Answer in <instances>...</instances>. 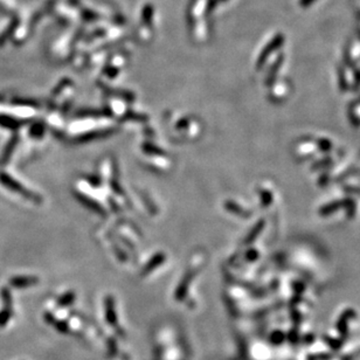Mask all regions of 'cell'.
<instances>
[{"mask_svg": "<svg viewBox=\"0 0 360 360\" xmlns=\"http://www.w3.org/2000/svg\"><path fill=\"white\" fill-rule=\"evenodd\" d=\"M0 184H3L4 186L10 188L11 191L17 192V193H19L21 195H24L25 198L28 200H34V201H39L38 196H36L34 193H32L28 190H26L23 185L18 183L17 180H14L12 177L9 176V174L5 172H0Z\"/></svg>", "mask_w": 360, "mask_h": 360, "instance_id": "6da1fadb", "label": "cell"}, {"mask_svg": "<svg viewBox=\"0 0 360 360\" xmlns=\"http://www.w3.org/2000/svg\"><path fill=\"white\" fill-rule=\"evenodd\" d=\"M17 143H18V136H17V134H14V136L9 140V143H7L6 148L4 149V152H3L2 157H0V165H2V166L6 165L7 162H9V159L11 158V156H12L13 150L17 147Z\"/></svg>", "mask_w": 360, "mask_h": 360, "instance_id": "7a4b0ae2", "label": "cell"}, {"mask_svg": "<svg viewBox=\"0 0 360 360\" xmlns=\"http://www.w3.org/2000/svg\"><path fill=\"white\" fill-rule=\"evenodd\" d=\"M23 123H24L23 121L10 117V116L7 115H0V126H4V128L16 130L18 128H20V126L23 125Z\"/></svg>", "mask_w": 360, "mask_h": 360, "instance_id": "3957f363", "label": "cell"}, {"mask_svg": "<svg viewBox=\"0 0 360 360\" xmlns=\"http://www.w3.org/2000/svg\"><path fill=\"white\" fill-rule=\"evenodd\" d=\"M32 281H33L32 278H27V277H17V278H13L12 281H11V283H12V284L16 285V286H24V285L31 284Z\"/></svg>", "mask_w": 360, "mask_h": 360, "instance_id": "277c9868", "label": "cell"}]
</instances>
